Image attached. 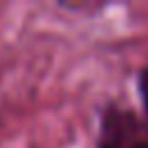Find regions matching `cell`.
Masks as SVG:
<instances>
[{"label":"cell","mask_w":148,"mask_h":148,"mask_svg":"<svg viewBox=\"0 0 148 148\" xmlns=\"http://www.w3.org/2000/svg\"><path fill=\"white\" fill-rule=\"evenodd\" d=\"M97 148H148V120L118 106L104 109Z\"/></svg>","instance_id":"1"},{"label":"cell","mask_w":148,"mask_h":148,"mask_svg":"<svg viewBox=\"0 0 148 148\" xmlns=\"http://www.w3.org/2000/svg\"><path fill=\"white\" fill-rule=\"evenodd\" d=\"M136 92L143 109V120H148V67H141L136 74Z\"/></svg>","instance_id":"2"}]
</instances>
